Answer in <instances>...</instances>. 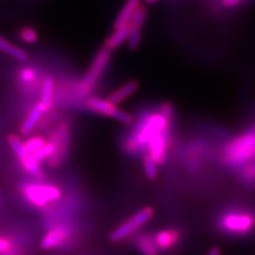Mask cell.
Wrapping results in <instances>:
<instances>
[{
    "instance_id": "6da1fadb",
    "label": "cell",
    "mask_w": 255,
    "mask_h": 255,
    "mask_svg": "<svg viewBox=\"0 0 255 255\" xmlns=\"http://www.w3.org/2000/svg\"><path fill=\"white\" fill-rule=\"evenodd\" d=\"M111 58L112 50H110L106 46L101 48L98 53L96 54V57L85 77L83 78L82 81L78 84L77 93L79 96L84 97V96H87L93 91L96 83L98 82V80L103 74V71L108 67Z\"/></svg>"
},
{
    "instance_id": "7a4b0ae2",
    "label": "cell",
    "mask_w": 255,
    "mask_h": 255,
    "mask_svg": "<svg viewBox=\"0 0 255 255\" xmlns=\"http://www.w3.org/2000/svg\"><path fill=\"white\" fill-rule=\"evenodd\" d=\"M22 193L27 200L36 207H45L61 197V190L57 186L39 183L26 184Z\"/></svg>"
},
{
    "instance_id": "3957f363",
    "label": "cell",
    "mask_w": 255,
    "mask_h": 255,
    "mask_svg": "<svg viewBox=\"0 0 255 255\" xmlns=\"http://www.w3.org/2000/svg\"><path fill=\"white\" fill-rule=\"evenodd\" d=\"M153 217V211L150 207H143L136 214H134L131 218L128 219L123 225L117 227L113 232L110 234V241L112 243H119L127 237L131 236L136 231Z\"/></svg>"
},
{
    "instance_id": "277c9868",
    "label": "cell",
    "mask_w": 255,
    "mask_h": 255,
    "mask_svg": "<svg viewBox=\"0 0 255 255\" xmlns=\"http://www.w3.org/2000/svg\"><path fill=\"white\" fill-rule=\"evenodd\" d=\"M255 154V135L248 134L234 139L226 150L227 161L233 165L245 163Z\"/></svg>"
},
{
    "instance_id": "5b68a950",
    "label": "cell",
    "mask_w": 255,
    "mask_h": 255,
    "mask_svg": "<svg viewBox=\"0 0 255 255\" xmlns=\"http://www.w3.org/2000/svg\"><path fill=\"white\" fill-rule=\"evenodd\" d=\"M87 107H89L95 113L112 117L116 119V121L121 122L123 124L129 125L133 123V116L127 112L118 109L117 106L113 105V103L110 102L108 99H102L99 97H90L86 101Z\"/></svg>"
},
{
    "instance_id": "8992f818",
    "label": "cell",
    "mask_w": 255,
    "mask_h": 255,
    "mask_svg": "<svg viewBox=\"0 0 255 255\" xmlns=\"http://www.w3.org/2000/svg\"><path fill=\"white\" fill-rule=\"evenodd\" d=\"M68 128L65 124L59 126L50 134L49 141L53 145V152L51 156L48 158V162H49L50 166L57 167L62 162V159L65 157L68 148Z\"/></svg>"
},
{
    "instance_id": "52a82bcc",
    "label": "cell",
    "mask_w": 255,
    "mask_h": 255,
    "mask_svg": "<svg viewBox=\"0 0 255 255\" xmlns=\"http://www.w3.org/2000/svg\"><path fill=\"white\" fill-rule=\"evenodd\" d=\"M73 235V228L68 225H57L44 234L41 247L42 249L50 251L59 249L60 247L65 245Z\"/></svg>"
},
{
    "instance_id": "ba28073f",
    "label": "cell",
    "mask_w": 255,
    "mask_h": 255,
    "mask_svg": "<svg viewBox=\"0 0 255 255\" xmlns=\"http://www.w3.org/2000/svg\"><path fill=\"white\" fill-rule=\"evenodd\" d=\"M253 225V218L248 214H229L223 219V228L232 233H247Z\"/></svg>"
},
{
    "instance_id": "9c48e42d",
    "label": "cell",
    "mask_w": 255,
    "mask_h": 255,
    "mask_svg": "<svg viewBox=\"0 0 255 255\" xmlns=\"http://www.w3.org/2000/svg\"><path fill=\"white\" fill-rule=\"evenodd\" d=\"M137 90H138V82L134 81V80H131V81L125 83L123 86L118 87V89L113 93H111V95L107 99L110 102L113 103V105L118 106L119 103H122L128 98H130Z\"/></svg>"
},
{
    "instance_id": "30bf717a",
    "label": "cell",
    "mask_w": 255,
    "mask_h": 255,
    "mask_svg": "<svg viewBox=\"0 0 255 255\" xmlns=\"http://www.w3.org/2000/svg\"><path fill=\"white\" fill-rule=\"evenodd\" d=\"M139 5H140V0H127L125 5L123 6V9L117 15L116 20L114 22L115 29L129 23L134 12L136 11V9Z\"/></svg>"
},
{
    "instance_id": "8fae6325",
    "label": "cell",
    "mask_w": 255,
    "mask_h": 255,
    "mask_svg": "<svg viewBox=\"0 0 255 255\" xmlns=\"http://www.w3.org/2000/svg\"><path fill=\"white\" fill-rule=\"evenodd\" d=\"M131 26L130 23H127L125 26L116 28L114 33L112 34L106 43V47L110 50H115L119 46H122L125 42L128 41V37L130 35Z\"/></svg>"
},
{
    "instance_id": "7c38bea8",
    "label": "cell",
    "mask_w": 255,
    "mask_h": 255,
    "mask_svg": "<svg viewBox=\"0 0 255 255\" xmlns=\"http://www.w3.org/2000/svg\"><path fill=\"white\" fill-rule=\"evenodd\" d=\"M44 113H46V111L44 110L41 103H38V105H36L35 108L30 112V114L27 116L25 122L22 123L20 127V133L22 135H29L32 131L34 130V128L38 124L39 119H41Z\"/></svg>"
},
{
    "instance_id": "4fadbf2b",
    "label": "cell",
    "mask_w": 255,
    "mask_h": 255,
    "mask_svg": "<svg viewBox=\"0 0 255 255\" xmlns=\"http://www.w3.org/2000/svg\"><path fill=\"white\" fill-rule=\"evenodd\" d=\"M0 51L20 62H26L29 58L25 50L18 46H15L1 35H0Z\"/></svg>"
},
{
    "instance_id": "5bb4252c",
    "label": "cell",
    "mask_w": 255,
    "mask_h": 255,
    "mask_svg": "<svg viewBox=\"0 0 255 255\" xmlns=\"http://www.w3.org/2000/svg\"><path fill=\"white\" fill-rule=\"evenodd\" d=\"M179 235L177 232L174 231H170V230H164V231H159V232L156 234L154 242L157 246L158 250L159 249H169L173 245L177 244L178 242Z\"/></svg>"
},
{
    "instance_id": "9a60e30c",
    "label": "cell",
    "mask_w": 255,
    "mask_h": 255,
    "mask_svg": "<svg viewBox=\"0 0 255 255\" xmlns=\"http://www.w3.org/2000/svg\"><path fill=\"white\" fill-rule=\"evenodd\" d=\"M19 161L21 166L23 167V169L33 175V177H35L36 179L44 178V172L41 168V165H39V163L31 154H25L19 158Z\"/></svg>"
},
{
    "instance_id": "2e32d148",
    "label": "cell",
    "mask_w": 255,
    "mask_h": 255,
    "mask_svg": "<svg viewBox=\"0 0 255 255\" xmlns=\"http://www.w3.org/2000/svg\"><path fill=\"white\" fill-rule=\"evenodd\" d=\"M135 244H136L137 249L142 255H158V248L154 239L147 235L139 236Z\"/></svg>"
},
{
    "instance_id": "e0dca14e",
    "label": "cell",
    "mask_w": 255,
    "mask_h": 255,
    "mask_svg": "<svg viewBox=\"0 0 255 255\" xmlns=\"http://www.w3.org/2000/svg\"><path fill=\"white\" fill-rule=\"evenodd\" d=\"M53 91H54V82H53L52 78H46L44 83H43L42 100H41V102H39L46 112L49 111L52 106Z\"/></svg>"
},
{
    "instance_id": "ac0fdd59",
    "label": "cell",
    "mask_w": 255,
    "mask_h": 255,
    "mask_svg": "<svg viewBox=\"0 0 255 255\" xmlns=\"http://www.w3.org/2000/svg\"><path fill=\"white\" fill-rule=\"evenodd\" d=\"M143 170H145L146 177L149 180H155L157 177V164L154 159L151 157L149 154H147L143 157Z\"/></svg>"
},
{
    "instance_id": "d6986e66",
    "label": "cell",
    "mask_w": 255,
    "mask_h": 255,
    "mask_svg": "<svg viewBox=\"0 0 255 255\" xmlns=\"http://www.w3.org/2000/svg\"><path fill=\"white\" fill-rule=\"evenodd\" d=\"M147 17V10L145 9V6H142L141 4L137 7L136 11L134 12L132 18L130 19L129 23L131 27H139L142 28L143 22H145Z\"/></svg>"
},
{
    "instance_id": "ffe728a7",
    "label": "cell",
    "mask_w": 255,
    "mask_h": 255,
    "mask_svg": "<svg viewBox=\"0 0 255 255\" xmlns=\"http://www.w3.org/2000/svg\"><path fill=\"white\" fill-rule=\"evenodd\" d=\"M19 37L23 43L35 44L38 41V33L36 30L31 27H23L19 31Z\"/></svg>"
},
{
    "instance_id": "44dd1931",
    "label": "cell",
    "mask_w": 255,
    "mask_h": 255,
    "mask_svg": "<svg viewBox=\"0 0 255 255\" xmlns=\"http://www.w3.org/2000/svg\"><path fill=\"white\" fill-rule=\"evenodd\" d=\"M46 142H47V140L44 139L43 137H39V136L31 137L27 141H25V148L27 150V152L32 155V154H34L36 151L41 149Z\"/></svg>"
},
{
    "instance_id": "7402d4cb",
    "label": "cell",
    "mask_w": 255,
    "mask_h": 255,
    "mask_svg": "<svg viewBox=\"0 0 255 255\" xmlns=\"http://www.w3.org/2000/svg\"><path fill=\"white\" fill-rule=\"evenodd\" d=\"M141 39V28L139 27H131L130 35L128 37V45H129L130 49L136 50Z\"/></svg>"
},
{
    "instance_id": "603a6c76",
    "label": "cell",
    "mask_w": 255,
    "mask_h": 255,
    "mask_svg": "<svg viewBox=\"0 0 255 255\" xmlns=\"http://www.w3.org/2000/svg\"><path fill=\"white\" fill-rule=\"evenodd\" d=\"M52 152H53V145L50 141H47L41 149L36 151L34 154H32V156H33L38 163H41L42 161H44V159L49 158Z\"/></svg>"
},
{
    "instance_id": "cb8c5ba5",
    "label": "cell",
    "mask_w": 255,
    "mask_h": 255,
    "mask_svg": "<svg viewBox=\"0 0 255 255\" xmlns=\"http://www.w3.org/2000/svg\"><path fill=\"white\" fill-rule=\"evenodd\" d=\"M35 77H36L35 71L31 68H25L20 71V79L25 82L33 81Z\"/></svg>"
},
{
    "instance_id": "d4e9b609",
    "label": "cell",
    "mask_w": 255,
    "mask_h": 255,
    "mask_svg": "<svg viewBox=\"0 0 255 255\" xmlns=\"http://www.w3.org/2000/svg\"><path fill=\"white\" fill-rule=\"evenodd\" d=\"M12 243L10 239L4 238V237H0V254H3L9 252L12 249Z\"/></svg>"
},
{
    "instance_id": "484cf974",
    "label": "cell",
    "mask_w": 255,
    "mask_h": 255,
    "mask_svg": "<svg viewBox=\"0 0 255 255\" xmlns=\"http://www.w3.org/2000/svg\"><path fill=\"white\" fill-rule=\"evenodd\" d=\"M246 0H222V5L225 7H235L239 4H242L245 2Z\"/></svg>"
},
{
    "instance_id": "4316f807",
    "label": "cell",
    "mask_w": 255,
    "mask_h": 255,
    "mask_svg": "<svg viewBox=\"0 0 255 255\" xmlns=\"http://www.w3.org/2000/svg\"><path fill=\"white\" fill-rule=\"evenodd\" d=\"M207 255H221V253H220V250L217 248V247H214V248H212L209 251Z\"/></svg>"
},
{
    "instance_id": "83f0119b",
    "label": "cell",
    "mask_w": 255,
    "mask_h": 255,
    "mask_svg": "<svg viewBox=\"0 0 255 255\" xmlns=\"http://www.w3.org/2000/svg\"><path fill=\"white\" fill-rule=\"evenodd\" d=\"M156 1H158V0H146V2H147V3H150V4H152V3L156 2Z\"/></svg>"
}]
</instances>
